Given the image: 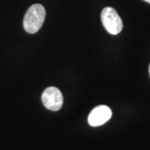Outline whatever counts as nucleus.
<instances>
[{"instance_id":"f257e3e1","label":"nucleus","mask_w":150,"mask_h":150,"mask_svg":"<svg viewBox=\"0 0 150 150\" xmlns=\"http://www.w3.org/2000/svg\"><path fill=\"white\" fill-rule=\"evenodd\" d=\"M46 11L43 5L33 4L28 8L23 18V28L28 33H37L43 24L45 20Z\"/></svg>"},{"instance_id":"f03ea898","label":"nucleus","mask_w":150,"mask_h":150,"mask_svg":"<svg viewBox=\"0 0 150 150\" xmlns=\"http://www.w3.org/2000/svg\"><path fill=\"white\" fill-rule=\"evenodd\" d=\"M101 21L103 27L110 34L116 35L123 29V21L117 11L111 7H106L101 13Z\"/></svg>"},{"instance_id":"7ed1b4c3","label":"nucleus","mask_w":150,"mask_h":150,"mask_svg":"<svg viewBox=\"0 0 150 150\" xmlns=\"http://www.w3.org/2000/svg\"><path fill=\"white\" fill-rule=\"evenodd\" d=\"M42 101L46 108L51 111H58L63 106L64 97L59 88L49 87L43 93Z\"/></svg>"},{"instance_id":"20e7f679","label":"nucleus","mask_w":150,"mask_h":150,"mask_svg":"<svg viewBox=\"0 0 150 150\" xmlns=\"http://www.w3.org/2000/svg\"><path fill=\"white\" fill-rule=\"evenodd\" d=\"M112 117V111L105 105L94 108L88 115V121L92 127H98L108 122Z\"/></svg>"},{"instance_id":"39448f33","label":"nucleus","mask_w":150,"mask_h":150,"mask_svg":"<svg viewBox=\"0 0 150 150\" xmlns=\"http://www.w3.org/2000/svg\"><path fill=\"white\" fill-rule=\"evenodd\" d=\"M144 1H145V2H147V3L150 4V0H144Z\"/></svg>"},{"instance_id":"423d86ee","label":"nucleus","mask_w":150,"mask_h":150,"mask_svg":"<svg viewBox=\"0 0 150 150\" xmlns=\"http://www.w3.org/2000/svg\"><path fill=\"white\" fill-rule=\"evenodd\" d=\"M149 75H150V65H149Z\"/></svg>"}]
</instances>
